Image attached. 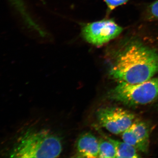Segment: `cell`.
<instances>
[{
	"instance_id": "1",
	"label": "cell",
	"mask_w": 158,
	"mask_h": 158,
	"mask_svg": "<svg viewBox=\"0 0 158 158\" xmlns=\"http://www.w3.org/2000/svg\"><path fill=\"white\" fill-rule=\"evenodd\" d=\"M110 49V75L119 82L142 83L158 72V48L140 36L125 37Z\"/></svg>"
},
{
	"instance_id": "2",
	"label": "cell",
	"mask_w": 158,
	"mask_h": 158,
	"mask_svg": "<svg viewBox=\"0 0 158 158\" xmlns=\"http://www.w3.org/2000/svg\"><path fill=\"white\" fill-rule=\"evenodd\" d=\"M62 150L60 138L46 129L28 130L18 139L12 157L20 158L59 157Z\"/></svg>"
},
{
	"instance_id": "3",
	"label": "cell",
	"mask_w": 158,
	"mask_h": 158,
	"mask_svg": "<svg viewBox=\"0 0 158 158\" xmlns=\"http://www.w3.org/2000/svg\"><path fill=\"white\" fill-rule=\"evenodd\" d=\"M109 95L110 98L127 106L148 104L158 98V79L138 84L119 81Z\"/></svg>"
},
{
	"instance_id": "4",
	"label": "cell",
	"mask_w": 158,
	"mask_h": 158,
	"mask_svg": "<svg viewBox=\"0 0 158 158\" xmlns=\"http://www.w3.org/2000/svg\"><path fill=\"white\" fill-rule=\"evenodd\" d=\"M123 28L112 19H104L85 24L81 34L83 39L94 46H102L115 39Z\"/></svg>"
},
{
	"instance_id": "5",
	"label": "cell",
	"mask_w": 158,
	"mask_h": 158,
	"mask_svg": "<svg viewBox=\"0 0 158 158\" xmlns=\"http://www.w3.org/2000/svg\"><path fill=\"white\" fill-rule=\"evenodd\" d=\"M97 117L102 127L115 135L124 132L133 124L135 118L132 113L117 107L100 109L97 112Z\"/></svg>"
},
{
	"instance_id": "6",
	"label": "cell",
	"mask_w": 158,
	"mask_h": 158,
	"mask_svg": "<svg viewBox=\"0 0 158 158\" xmlns=\"http://www.w3.org/2000/svg\"><path fill=\"white\" fill-rule=\"evenodd\" d=\"M121 136L123 141L135 147L138 151L146 152L148 150L149 130L144 122L135 120Z\"/></svg>"
},
{
	"instance_id": "7",
	"label": "cell",
	"mask_w": 158,
	"mask_h": 158,
	"mask_svg": "<svg viewBox=\"0 0 158 158\" xmlns=\"http://www.w3.org/2000/svg\"><path fill=\"white\" fill-rule=\"evenodd\" d=\"M75 149L76 157H98V140L91 133H83L77 140Z\"/></svg>"
},
{
	"instance_id": "8",
	"label": "cell",
	"mask_w": 158,
	"mask_h": 158,
	"mask_svg": "<svg viewBox=\"0 0 158 158\" xmlns=\"http://www.w3.org/2000/svg\"><path fill=\"white\" fill-rule=\"evenodd\" d=\"M106 138L111 141L116 149V158H137L140 157L138 151L132 145L126 142L115 140L108 136Z\"/></svg>"
},
{
	"instance_id": "9",
	"label": "cell",
	"mask_w": 158,
	"mask_h": 158,
	"mask_svg": "<svg viewBox=\"0 0 158 158\" xmlns=\"http://www.w3.org/2000/svg\"><path fill=\"white\" fill-rule=\"evenodd\" d=\"M99 141V158H116V149L111 141L104 138H100Z\"/></svg>"
},
{
	"instance_id": "10",
	"label": "cell",
	"mask_w": 158,
	"mask_h": 158,
	"mask_svg": "<svg viewBox=\"0 0 158 158\" xmlns=\"http://www.w3.org/2000/svg\"><path fill=\"white\" fill-rule=\"evenodd\" d=\"M11 6L14 7L18 14L24 21L29 20L31 15L27 8L23 0H8Z\"/></svg>"
},
{
	"instance_id": "11",
	"label": "cell",
	"mask_w": 158,
	"mask_h": 158,
	"mask_svg": "<svg viewBox=\"0 0 158 158\" xmlns=\"http://www.w3.org/2000/svg\"><path fill=\"white\" fill-rule=\"evenodd\" d=\"M146 16L148 19L158 21V0H156L148 6Z\"/></svg>"
},
{
	"instance_id": "12",
	"label": "cell",
	"mask_w": 158,
	"mask_h": 158,
	"mask_svg": "<svg viewBox=\"0 0 158 158\" xmlns=\"http://www.w3.org/2000/svg\"><path fill=\"white\" fill-rule=\"evenodd\" d=\"M107 6L108 10L111 11L116 8L124 5L129 0H104Z\"/></svg>"
}]
</instances>
